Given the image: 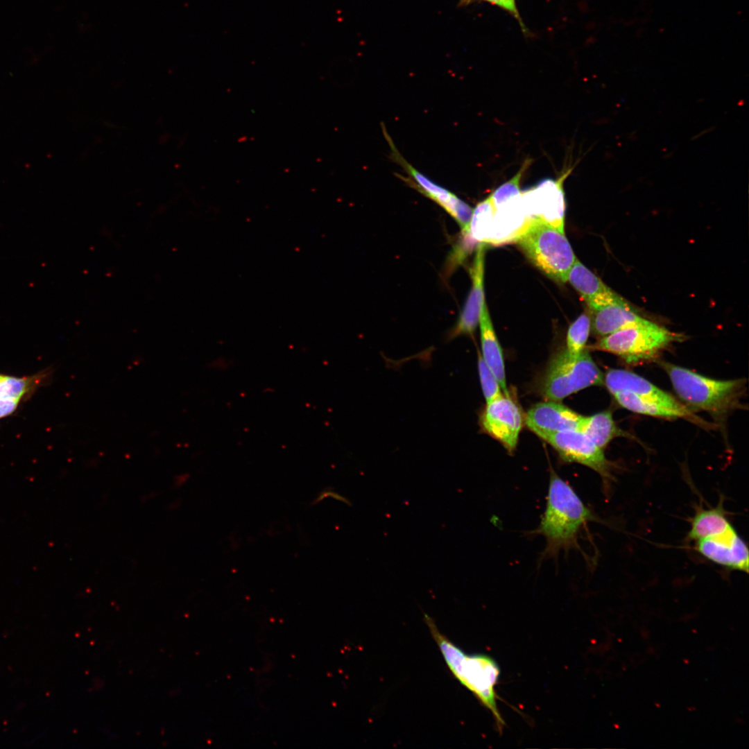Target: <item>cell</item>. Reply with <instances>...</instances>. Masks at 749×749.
Listing matches in <instances>:
<instances>
[{
	"label": "cell",
	"instance_id": "obj_1",
	"mask_svg": "<svg viewBox=\"0 0 749 749\" xmlns=\"http://www.w3.org/2000/svg\"><path fill=\"white\" fill-rule=\"evenodd\" d=\"M599 521L570 486L551 471L546 506L535 533L546 539L543 558L557 557L561 551L580 549V531L591 522Z\"/></svg>",
	"mask_w": 749,
	"mask_h": 749
},
{
	"label": "cell",
	"instance_id": "obj_2",
	"mask_svg": "<svg viewBox=\"0 0 749 749\" xmlns=\"http://www.w3.org/2000/svg\"><path fill=\"white\" fill-rule=\"evenodd\" d=\"M678 397L689 406L721 418L743 408L746 392L743 378L719 380L671 363L661 362Z\"/></svg>",
	"mask_w": 749,
	"mask_h": 749
},
{
	"label": "cell",
	"instance_id": "obj_3",
	"mask_svg": "<svg viewBox=\"0 0 749 749\" xmlns=\"http://www.w3.org/2000/svg\"><path fill=\"white\" fill-rule=\"evenodd\" d=\"M425 621L451 673L490 710L501 732L505 722L497 706L494 689L500 675L497 663L487 655L465 654L439 631L430 617L426 615Z\"/></svg>",
	"mask_w": 749,
	"mask_h": 749
},
{
	"label": "cell",
	"instance_id": "obj_4",
	"mask_svg": "<svg viewBox=\"0 0 749 749\" xmlns=\"http://www.w3.org/2000/svg\"><path fill=\"white\" fill-rule=\"evenodd\" d=\"M526 257L553 279L565 282L576 260L567 239L564 225L533 215L522 224L513 236Z\"/></svg>",
	"mask_w": 749,
	"mask_h": 749
},
{
	"label": "cell",
	"instance_id": "obj_5",
	"mask_svg": "<svg viewBox=\"0 0 749 749\" xmlns=\"http://www.w3.org/2000/svg\"><path fill=\"white\" fill-rule=\"evenodd\" d=\"M682 340V335L644 318L600 338L591 348L614 354L627 363L635 364L655 359L671 343Z\"/></svg>",
	"mask_w": 749,
	"mask_h": 749
},
{
	"label": "cell",
	"instance_id": "obj_6",
	"mask_svg": "<svg viewBox=\"0 0 749 749\" xmlns=\"http://www.w3.org/2000/svg\"><path fill=\"white\" fill-rule=\"evenodd\" d=\"M602 384L603 374L587 348L577 355H571L565 350L549 361L540 389L547 399L559 402L585 388Z\"/></svg>",
	"mask_w": 749,
	"mask_h": 749
},
{
	"label": "cell",
	"instance_id": "obj_7",
	"mask_svg": "<svg viewBox=\"0 0 749 749\" xmlns=\"http://www.w3.org/2000/svg\"><path fill=\"white\" fill-rule=\"evenodd\" d=\"M382 129L390 148L392 160L407 174L406 177L402 175L397 176L410 187L440 205L458 223L461 227L462 234H467L473 209L456 194L435 183L408 163L398 151L384 126Z\"/></svg>",
	"mask_w": 749,
	"mask_h": 749
},
{
	"label": "cell",
	"instance_id": "obj_8",
	"mask_svg": "<svg viewBox=\"0 0 749 749\" xmlns=\"http://www.w3.org/2000/svg\"><path fill=\"white\" fill-rule=\"evenodd\" d=\"M558 453L562 460L576 463L593 470L601 477L607 492L614 465L605 456L603 449L597 446L585 433L578 430L557 432L542 438Z\"/></svg>",
	"mask_w": 749,
	"mask_h": 749
},
{
	"label": "cell",
	"instance_id": "obj_9",
	"mask_svg": "<svg viewBox=\"0 0 749 749\" xmlns=\"http://www.w3.org/2000/svg\"><path fill=\"white\" fill-rule=\"evenodd\" d=\"M483 432L498 440L510 453L517 446L523 424L520 407L510 395L502 394L486 403L479 417Z\"/></svg>",
	"mask_w": 749,
	"mask_h": 749
},
{
	"label": "cell",
	"instance_id": "obj_10",
	"mask_svg": "<svg viewBox=\"0 0 749 749\" xmlns=\"http://www.w3.org/2000/svg\"><path fill=\"white\" fill-rule=\"evenodd\" d=\"M586 302L589 310L591 329L599 338L644 319L611 289Z\"/></svg>",
	"mask_w": 749,
	"mask_h": 749
},
{
	"label": "cell",
	"instance_id": "obj_11",
	"mask_svg": "<svg viewBox=\"0 0 749 749\" xmlns=\"http://www.w3.org/2000/svg\"><path fill=\"white\" fill-rule=\"evenodd\" d=\"M695 542V550L709 561L729 569L748 572V548L733 526Z\"/></svg>",
	"mask_w": 749,
	"mask_h": 749
},
{
	"label": "cell",
	"instance_id": "obj_12",
	"mask_svg": "<svg viewBox=\"0 0 749 749\" xmlns=\"http://www.w3.org/2000/svg\"><path fill=\"white\" fill-rule=\"evenodd\" d=\"M583 416L553 400L537 403L527 412L525 423L540 438L554 433L579 431Z\"/></svg>",
	"mask_w": 749,
	"mask_h": 749
},
{
	"label": "cell",
	"instance_id": "obj_13",
	"mask_svg": "<svg viewBox=\"0 0 749 749\" xmlns=\"http://www.w3.org/2000/svg\"><path fill=\"white\" fill-rule=\"evenodd\" d=\"M52 373L51 368L24 377L0 372V420L15 413L40 388L49 383Z\"/></svg>",
	"mask_w": 749,
	"mask_h": 749
},
{
	"label": "cell",
	"instance_id": "obj_14",
	"mask_svg": "<svg viewBox=\"0 0 749 749\" xmlns=\"http://www.w3.org/2000/svg\"><path fill=\"white\" fill-rule=\"evenodd\" d=\"M484 257L485 247L483 243H480L470 269L472 288L457 322L449 334V340L460 335L472 336L476 330L479 321L481 307L485 302Z\"/></svg>",
	"mask_w": 749,
	"mask_h": 749
},
{
	"label": "cell",
	"instance_id": "obj_15",
	"mask_svg": "<svg viewBox=\"0 0 749 749\" xmlns=\"http://www.w3.org/2000/svg\"><path fill=\"white\" fill-rule=\"evenodd\" d=\"M603 384L611 394L618 391H628L677 410L691 411L669 393L629 370L610 369L603 377Z\"/></svg>",
	"mask_w": 749,
	"mask_h": 749
},
{
	"label": "cell",
	"instance_id": "obj_16",
	"mask_svg": "<svg viewBox=\"0 0 749 749\" xmlns=\"http://www.w3.org/2000/svg\"><path fill=\"white\" fill-rule=\"evenodd\" d=\"M479 327L481 356L496 377L504 395H510L506 385L502 349L494 332L485 301L481 307Z\"/></svg>",
	"mask_w": 749,
	"mask_h": 749
},
{
	"label": "cell",
	"instance_id": "obj_17",
	"mask_svg": "<svg viewBox=\"0 0 749 749\" xmlns=\"http://www.w3.org/2000/svg\"><path fill=\"white\" fill-rule=\"evenodd\" d=\"M612 395L618 404L633 413L665 419L682 418L700 426L711 427V424L698 417L691 411L677 410L628 391H618Z\"/></svg>",
	"mask_w": 749,
	"mask_h": 749
},
{
	"label": "cell",
	"instance_id": "obj_18",
	"mask_svg": "<svg viewBox=\"0 0 749 749\" xmlns=\"http://www.w3.org/2000/svg\"><path fill=\"white\" fill-rule=\"evenodd\" d=\"M732 524L723 508V500L715 507H698L690 521L687 540L697 541L722 533Z\"/></svg>",
	"mask_w": 749,
	"mask_h": 749
},
{
	"label": "cell",
	"instance_id": "obj_19",
	"mask_svg": "<svg viewBox=\"0 0 749 749\" xmlns=\"http://www.w3.org/2000/svg\"><path fill=\"white\" fill-rule=\"evenodd\" d=\"M579 431L603 449L612 439L628 436L617 425L610 411L583 417Z\"/></svg>",
	"mask_w": 749,
	"mask_h": 749
},
{
	"label": "cell",
	"instance_id": "obj_20",
	"mask_svg": "<svg viewBox=\"0 0 749 749\" xmlns=\"http://www.w3.org/2000/svg\"><path fill=\"white\" fill-rule=\"evenodd\" d=\"M567 282L571 284L585 302L610 289L577 258L568 272Z\"/></svg>",
	"mask_w": 749,
	"mask_h": 749
},
{
	"label": "cell",
	"instance_id": "obj_21",
	"mask_svg": "<svg viewBox=\"0 0 749 749\" xmlns=\"http://www.w3.org/2000/svg\"><path fill=\"white\" fill-rule=\"evenodd\" d=\"M591 330V321L589 313L580 314L569 326L566 338L565 350L571 355H577L584 351L587 347Z\"/></svg>",
	"mask_w": 749,
	"mask_h": 749
},
{
	"label": "cell",
	"instance_id": "obj_22",
	"mask_svg": "<svg viewBox=\"0 0 749 749\" xmlns=\"http://www.w3.org/2000/svg\"><path fill=\"white\" fill-rule=\"evenodd\" d=\"M529 160L525 161L518 172L508 181L499 187L490 196L495 207L519 195L520 182L524 173L530 166Z\"/></svg>",
	"mask_w": 749,
	"mask_h": 749
},
{
	"label": "cell",
	"instance_id": "obj_23",
	"mask_svg": "<svg viewBox=\"0 0 749 749\" xmlns=\"http://www.w3.org/2000/svg\"><path fill=\"white\" fill-rule=\"evenodd\" d=\"M478 370L486 403L503 394L496 377L486 365L480 353L478 355Z\"/></svg>",
	"mask_w": 749,
	"mask_h": 749
},
{
	"label": "cell",
	"instance_id": "obj_24",
	"mask_svg": "<svg viewBox=\"0 0 749 749\" xmlns=\"http://www.w3.org/2000/svg\"><path fill=\"white\" fill-rule=\"evenodd\" d=\"M476 1H483L488 2L494 6H497L500 8L504 10L512 15L519 23L522 27V31L526 34L528 33V29L526 28L522 17L519 15V10L517 7L515 0H460L458 6H465Z\"/></svg>",
	"mask_w": 749,
	"mask_h": 749
},
{
	"label": "cell",
	"instance_id": "obj_25",
	"mask_svg": "<svg viewBox=\"0 0 749 749\" xmlns=\"http://www.w3.org/2000/svg\"><path fill=\"white\" fill-rule=\"evenodd\" d=\"M230 365V361L225 357H218L212 360L209 364V368L222 371L226 370Z\"/></svg>",
	"mask_w": 749,
	"mask_h": 749
}]
</instances>
